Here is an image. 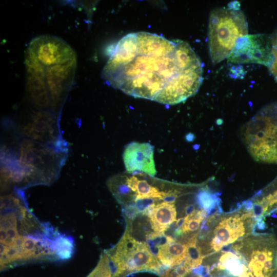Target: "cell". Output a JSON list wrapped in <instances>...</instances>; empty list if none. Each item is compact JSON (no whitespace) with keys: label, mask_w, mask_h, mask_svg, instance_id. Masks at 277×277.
Listing matches in <instances>:
<instances>
[{"label":"cell","mask_w":277,"mask_h":277,"mask_svg":"<svg viewBox=\"0 0 277 277\" xmlns=\"http://www.w3.org/2000/svg\"><path fill=\"white\" fill-rule=\"evenodd\" d=\"M203 67L187 42L140 31L126 35L113 47L101 76L129 95L170 105L197 92Z\"/></svg>","instance_id":"1"},{"label":"cell","mask_w":277,"mask_h":277,"mask_svg":"<svg viewBox=\"0 0 277 277\" xmlns=\"http://www.w3.org/2000/svg\"><path fill=\"white\" fill-rule=\"evenodd\" d=\"M26 91L35 106L56 111L72 88L76 68L73 49L63 39L42 35L29 44L25 54Z\"/></svg>","instance_id":"2"},{"label":"cell","mask_w":277,"mask_h":277,"mask_svg":"<svg viewBox=\"0 0 277 277\" xmlns=\"http://www.w3.org/2000/svg\"><path fill=\"white\" fill-rule=\"evenodd\" d=\"M248 31L247 22L238 1L213 10L209 16L208 38L212 62L217 64L227 58L238 39L247 35Z\"/></svg>","instance_id":"3"},{"label":"cell","mask_w":277,"mask_h":277,"mask_svg":"<svg viewBox=\"0 0 277 277\" xmlns=\"http://www.w3.org/2000/svg\"><path fill=\"white\" fill-rule=\"evenodd\" d=\"M19 150L18 155L15 154L26 186L51 184L58 176L67 154V150L29 139L21 143Z\"/></svg>","instance_id":"4"},{"label":"cell","mask_w":277,"mask_h":277,"mask_svg":"<svg viewBox=\"0 0 277 277\" xmlns=\"http://www.w3.org/2000/svg\"><path fill=\"white\" fill-rule=\"evenodd\" d=\"M254 277H277V239L273 234L250 236L233 246Z\"/></svg>","instance_id":"5"},{"label":"cell","mask_w":277,"mask_h":277,"mask_svg":"<svg viewBox=\"0 0 277 277\" xmlns=\"http://www.w3.org/2000/svg\"><path fill=\"white\" fill-rule=\"evenodd\" d=\"M244 135L252 155L277 156V105L261 109L246 124Z\"/></svg>","instance_id":"6"},{"label":"cell","mask_w":277,"mask_h":277,"mask_svg":"<svg viewBox=\"0 0 277 277\" xmlns=\"http://www.w3.org/2000/svg\"><path fill=\"white\" fill-rule=\"evenodd\" d=\"M254 221L251 210H245L222 216L208 233L207 241L197 244L200 248L206 246L207 253L217 252L249 233Z\"/></svg>","instance_id":"7"},{"label":"cell","mask_w":277,"mask_h":277,"mask_svg":"<svg viewBox=\"0 0 277 277\" xmlns=\"http://www.w3.org/2000/svg\"><path fill=\"white\" fill-rule=\"evenodd\" d=\"M227 58L234 64H259L269 68L273 60L271 36L257 34L239 38Z\"/></svg>","instance_id":"8"},{"label":"cell","mask_w":277,"mask_h":277,"mask_svg":"<svg viewBox=\"0 0 277 277\" xmlns=\"http://www.w3.org/2000/svg\"><path fill=\"white\" fill-rule=\"evenodd\" d=\"M23 133L31 140L68 150L67 144L62 138L55 114L41 110L35 112L22 128Z\"/></svg>","instance_id":"9"},{"label":"cell","mask_w":277,"mask_h":277,"mask_svg":"<svg viewBox=\"0 0 277 277\" xmlns=\"http://www.w3.org/2000/svg\"><path fill=\"white\" fill-rule=\"evenodd\" d=\"M126 170L134 174L145 172L151 176L156 174L154 161V147L148 143L133 142L125 147L123 154Z\"/></svg>","instance_id":"10"},{"label":"cell","mask_w":277,"mask_h":277,"mask_svg":"<svg viewBox=\"0 0 277 277\" xmlns=\"http://www.w3.org/2000/svg\"><path fill=\"white\" fill-rule=\"evenodd\" d=\"M176 216L174 203L163 202L155 205L148 217L152 229L163 233L176 221Z\"/></svg>","instance_id":"11"},{"label":"cell","mask_w":277,"mask_h":277,"mask_svg":"<svg viewBox=\"0 0 277 277\" xmlns=\"http://www.w3.org/2000/svg\"><path fill=\"white\" fill-rule=\"evenodd\" d=\"M187 256L186 243L174 241L160 247L157 258L161 264L168 269L181 264Z\"/></svg>","instance_id":"12"},{"label":"cell","mask_w":277,"mask_h":277,"mask_svg":"<svg viewBox=\"0 0 277 277\" xmlns=\"http://www.w3.org/2000/svg\"><path fill=\"white\" fill-rule=\"evenodd\" d=\"M127 177L125 175H115L110 178L107 183L113 195L118 203L124 205L134 202L137 195L128 186Z\"/></svg>","instance_id":"13"},{"label":"cell","mask_w":277,"mask_h":277,"mask_svg":"<svg viewBox=\"0 0 277 277\" xmlns=\"http://www.w3.org/2000/svg\"><path fill=\"white\" fill-rule=\"evenodd\" d=\"M126 183L132 191L138 197L152 198L158 200H163L167 192L160 191L145 180H140L135 175L127 177Z\"/></svg>","instance_id":"14"},{"label":"cell","mask_w":277,"mask_h":277,"mask_svg":"<svg viewBox=\"0 0 277 277\" xmlns=\"http://www.w3.org/2000/svg\"><path fill=\"white\" fill-rule=\"evenodd\" d=\"M197 233L192 235L186 242L187 256L184 264L191 270L200 266L205 257L201 252L197 242Z\"/></svg>","instance_id":"15"},{"label":"cell","mask_w":277,"mask_h":277,"mask_svg":"<svg viewBox=\"0 0 277 277\" xmlns=\"http://www.w3.org/2000/svg\"><path fill=\"white\" fill-rule=\"evenodd\" d=\"M204 210H195L184 217L183 224L180 228L183 234H188L197 230L201 223L207 215Z\"/></svg>","instance_id":"16"},{"label":"cell","mask_w":277,"mask_h":277,"mask_svg":"<svg viewBox=\"0 0 277 277\" xmlns=\"http://www.w3.org/2000/svg\"><path fill=\"white\" fill-rule=\"evenodd\" d=\"M197 203L202 209L210 213L214 208L220 205V199L208 189H201L196 196Z\"/></svg>","instance_id":"17"},{"label":"cell","mask_w":277,"mask_h":277,"mask_svg":"<svg viewBox=\"0 0 277 277\" xmlns=\"http://www.w3.org/2000/svg\"><path fill=\"white\" fill-rule=\"evenodd\" d=\"M146 243L152 254L157 257L159 249L163 245L175 241L170 235L165 234L163 232H153L146 235Z\"/></svg>","instance_id":"18"},{"label":"cell","mask_w":277,"mask_h":277,"mask_svg":"<svg viewBox=\"0 0 277 277\" xmlns=\"http://www.w3.org/2000/svg\"><path fill=\"white\" fill-rule=\"evenodd\" d=\"M157 201L158 200L155 199L136 197L134 202L140 214L144 215Z\"/></svg>","instance_id":"19"},{"label":"cell","mask_w":277,"mask_h":277,"mask_svg":"<svg viewBox=\"0 0 277 277\" xmlns=\"http://www.w3.org/2000/svg\"><path fill=\"white\" fill-rule=\"evenodd\" d=\"M174 269L180 277H185L191 271V269L188 268L184 263H182L177 266Z\"/></svg>","instance_id":"20"},{"label":"cell","mask_w":277,"mask_h":277,"mask_svg":"<svg viewBox=\"0 0 277 277\" xmlns=\"http://www.w3.org/2000/svg\"><path fill=\"white\" fill-rule=\"evenodd\" d=\"M185 139L188 142H192L195 139V135L191 132H189L185 136Z\"/></svg>","instance_id":"21"},{"label":"cell","mask_w":277,"mask_h":277,"mask_svg":"<svg viewBox=\"0 0 277 277\" xmlns=\"http://www.w3.org/2000/svg\"><path fill=\"white\" fill-rule=\"evenodd\" d=\"M195 210L194 206L190 204L186 206L185 208V213L188 215L193 212Z\"/></svg>","instance_id":"22"},{"label":"cell","mask_w":277,"mask_h":277,"mask_svg":"<svg viewBox=\"0 0 277 277\" xmlns=\"http://www.w3.org/2000/svg\"><path fill=\"white\" fill-rule=\"evenodd\" d=\"M223 120L221 118H218L216 121V124H217V125L218 126H221L223 124Z\"/></svg>","instance_id":"23"},{"label":"cell","mask_w":277,"mask_h":277,"mask_svg":"<svg viewBox=\"0 0 277 277\" xmlns=\"http://www.w3.org/2000/svg\"><path fill=\"white\" fill-rule=\"evenodd\" d=\"M200 148V145L195 144L193 146V148L194 150H197Z\"/></svg>","instance_id":"24"}]
</instances>
